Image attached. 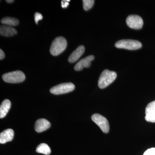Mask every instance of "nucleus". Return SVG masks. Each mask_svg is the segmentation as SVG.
Masks as SVG:
<instances>
[{"label": "nucleus", "instance_id": "8", "mask_svg": "<svg viewBox=\"0 0 155 155\" xmlns=\"http://www.w3.org/2000/svg\"><path fill=\"white\" fill-rule=\"evenodd\" d=\"M145 119L147 121L155 122V101L149 103L145 110Z\"/></svg>", "mask_w": 155, "mask_h": 155}, {"label": "nucleus", "instance_id": "4", "mask_svg": "<svg viewBox=\"0 0 155 155\" xmlns=\"http://www.w3.org/2000/svg\"><path fill=\"white\" fill-rule=\"evenodd\" d=\"M115 47L118 48L129 50L139 49L142 47V44L138 41L131 39H123L116 42Z\"/></svg>", "mask_w": 155, "mask_h": 155}, {"label": "nucleus", "instance_id": "13", "mask_svg": "<svg viewBox=\"0 0 155 155\" xmlns=\"http://www.w3.org/2000/svg\"><path fill=\"white\" fill-rule=\"evenodd\" d=\"M17 31L12 26L7 25H2L0 26V34L3 36L10 37L15 35Z\"/></svg>", "mask_w": 155, "mask_h": 155}, {"label": "nucleus", "instance_id": "14", "mask_svg": "<svg viewBox=\"0 0 155 155\" xmlns=\"http://www.w3.org/2000/svg\"><path fill=\"white\" fill-rule=\"evenodd\" d=\"M11 102L9 100L6 99L3 101L0 107V118H4L11 108Z\"/></svg>", "mask_w": 155, "mask_h": 155}, {"label": "nucleus", "instance_id": "22", "mask_svg": "<svg viewBox=\"0 0 155 155\" xmlns=\"http://www.w3.org/2000/svg\"><path fill=\"white\" fill-rule=\"evenodd\" d=\"M6 2L8 3H11L13 2H14V1H12V0H7V1H6Z\"/></svg>", "mask_w": 155, "mask_h": 155}, {"label": "nucleus", "instance_id": "1", "mask_svg": "<svg viewBox=\"0 0 155 155\" xmlns=\"http://www.w3.org/2000/svg\"><path fill=\"white\" fill-rule=\"evenodd\" d=\"M117 74L114 71H110L108 69L104 70L101 75L98 82L99 87L101 89L106 88L113 83L116 79Z\"/></svg>", "mask_w": 155, "mask_h": 155}, {"label": "nucleus", "instance_id": "17", "mask_svg": "<svg viewBox=\"0 0 155 155\" xmlns=\"http://www.w3.org/2000/svg\"><path fill=\"white\" fill-rule=\"evenodd\" d=\"M83 8L84 11H88L94 5V0H83Z\"/></svg>", "mask_w": 155, "mask_h": 155}, {"label": "nucleus", "instance_id": "21", "mask_svg": "<svg viewBox=\"0 0 155 155\" xmlns=\"http://www.w3.org/2000/svg\"><path fill=\"white\" fill-rule=\"evenodd\" d=\"M5 58V54L2 49L0 50V59L2 60Z\"/></svg>", "mask_w": 155, "mask_h": 155}, {"label": "nucleus", "instance_id": "15", "mask_svg": "<svg viewBox=\"0 0 155 155\" xmlns=\"http://www.w3.org/2000/svg\"><path fill=\"white\" fill-rule=\"evenodd\" d=\"M1 23L4 25L14 26L18 25L19 21L18 19L14 17H6L1 19Z\"/></svg>", "mask_w": 155, "mask_h": 155}, {"label": "nucleus", "instance_id": "5", "mask_svg": "<svg viewBox=\"0 0 155 155\" xmlns=\"http://www.w3.org/2000/svg\"><path fill=\"white\" fill-rule=\"evenodd\" d=\"M75 88L74 84L71 82L64 83L53 87L50 89L51 93L56 95L64 94L73 91Z\"/></svg>", "mask_w": 155, "mask_h": 155}, {"label": "nucleus", "instance_id": "12", "mask_svg": "<svg viewBox=\"0 0 155 155\" xmlns=\"http://www.w3.org/2000/svg\"><path fill=\"white\" fill-rule=\"evenodd\" d=\"M84 46L80 45L69 56L68 61L69 63H73L76 62L83 55L84 52Z\"/></svg>", "mask_w": 155, "mask_h": 155}, {"label": "nucleus", "instance_id": "19", "mask_svg": "<svg viewBox=\"0 0 155 155\" xmlns=\"http://www.w3.org/2000/svg\"><path fill=\"white\" fill-rule=\"evenodd\" d=\"M143 155H155V148H152L147 150Z\"/></svg>", "mask_w": 155, "mask_h": 155}, {"label": "nucleus", "instance_id": "3", "mask_svg": "<svg viewBox=\"0 0 155 155\" xmlns=\"http://www.w3.org/2000/svg\"><path fill=\"white\" fill-rule=\"evenodd\" d=\"M25 74L22 71L17 70L4 74L2 78L4 81L10 83H18L25 80Z\"/></svg>", "mask_w": 155, "mask_h": 155}, {"label": "nucleus", "instance_id": "10", "mask_svg": "<svg viewBox=\"0 0 155 155\" xmlns=\"http://www.w3.org/2000/svg\"><path fill=\"white\" fill-rule=\"evenodd\" d=\"M51 127V123L46 119H39L35 122V129L38 133L47 130Z\"/></svg>", "mask_w": 155, "mask_h": 155}, {"label": "nucleus", "instance_id": "11", "mask_svg": "<svg viewBox=\"0 0 155 155\" xmlns=\"http://www.w3.org/2000/svg\"><path fill=\"white\" fill-rule=\"evenodd\" d=\"M14 137V131L12 129H8L4 130L0 134V143L4 144L11 141Z\"/></svg>", "mask_w": 155, "mask_h": 155}, {"label": "nucleus", "instance_id": "18", "mask_svg": "<svg viewBox=\"0 0 155 155\" xmlns=\"http://www.w3.org/2000/svg\"><path fill=\"white\" fill-rule=\"evenodd\" d=\"M43 16L40 13L36 12L35 14V20L36 24H38V22L40 20L43 19Z\"/></svg>", "mask_w": 155, "mask_h": 155}, {"label": "nucleus", "instance_id": "16", "mask_svg": "<svg viewBox=\"0 0 155 155\" xmlns=\"http://www.w3.org/2000/svg\"><path fill=\"white\" fill-rule=\"evenodd\" d=\"M36 151V152L48 155L51 153V150L48 145L42 143L39 145L37 147Z\"/></svg>", "mask_w": 155, "mask_h": 155}, {"label": "nucleus", "instance_id": "20", "mask_svg": "<svg viewBox=\"0 0 155 155\" xmlns=\"http://www.w3.org/2000/svg\"><path fill=\"white\" fill-rule=\"evenodd\" d=\"M70 0H63L61 2V6L63 8H66L69 6V2H70Z\"/></svg>", "mask_w": 155, "mask_h": 155}, {"label": "nucleus", "instance_id": "2", "mask_svg": "<svg viewBox=\"0 0 155 155\" xmlns=\"http://www.w3.org/2000/svg\"><path fill=\"white\" fill-rule=\"evenodd\" d=\"M67 44L66 39L63 37H58L52 43L50 49V53L53 56H58L66 49Z\"/></svg>", "mask_w": 155, "mask_h": 155}, {"label": "nucleus", "instance_id": "7", "mask_svg": "<svg viewBox=\"0 0 155 155\" xmlns=\"http://www.w3.org/2000/svg\"><path fill=\"white\" fill-rule=\"evenodd\" d=\"M126 22L130 28L135 29H140L143 24L141 17L137 15H129L126 19Z\"/></svg>", "mask_w": 155, "mask_h": 155}, {"label": "nucleus", "instance_id": "9", "mask_svg": "<svg viewBox=\"0 0 155 155\" xmlns=\"http://www.w3.org/2000/svg\"><path fill=\"white\" fill-rule=\"evenodd\" d=\"M94 59L93 55L87 56L79 61L74 67V69L76 71H80L82 70L84 67L88 68L91 65V62Z\"/></svg>", "mask_w": 155, "mask_h": 155}, {"label": "nucleus", "instance_id": "6", "mask_svg": "<svg viewBox=\"0 0 155 155\" xmlns=\"http://www.w3.org/2000/svg\"><path fill=\"white\" fill-rule=\"evenodd\" d=\"M91 119L101 128L103 132L107 133L110 130L108 120L105 117L99 114H94L91 116Z\"/></svg>", "mask_w": 155, "mask_h": 155}]
</instances>
